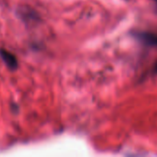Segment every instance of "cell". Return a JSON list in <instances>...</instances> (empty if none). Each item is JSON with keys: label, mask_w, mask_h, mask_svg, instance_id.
<instances>
[{"label": "cell", "mask_w": 157, "mask_h": 157, "mask_svg": "<svg viewBox=\"0 0 157 157\" xmlns=\"http://www.w3.org/2000/svg\"><path fill=\"white\" fill-rule=\"evenodd\" d=\"M155 71L157 73V63L155 64Z\"/></svg>", "instance_id": "3957f363"}, {"label": "cell", "mask_w": 157, "mask_h": 157, "mask_svg": "<svg viewBox=\"0 0 157 157\" xmlns=\"http://www.w3.org/2000/svg\"><path fill=\"white\" fill-rule=\"evenodd\" d=\"M0 58L9 70L16 71L19 68V62L17 57L13 53L3 48H0Z\"/></svg>", "instance_id": "6da1fadb"}, {"label": "cell", "mask_w": 157, "mask_h": 157, "mask_svg": "<svg viewBox=\"0 0 157 157\" xmlns=\"http://www.w3.org/2000/svg\"><path fill=\"white\" fill-rule=\"evenodd\" d=\"M155 2H156V4H157V0H155Z\"/></svg>", "instance_id": "277c9868"}, {"label": "cell", "mask_w": 157, "mask_h": 157, "mask_svg": "<svg viewBox=\"0 0 157 157\" xmlns=\"http://www.w3.org/2000/svg\"><path fill=\"white\" fill-rule=\"evenodd\" d=\"M136 40H140L143 44L150 46V47H157V33L154 32H138L134 34Z\"/></svg>", "instance_id": "7a4b0ae2"}]
</instances>
